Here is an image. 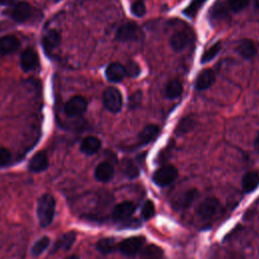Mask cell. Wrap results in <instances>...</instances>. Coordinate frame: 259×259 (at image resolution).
<instances>
[{
  "instance_id": "obj_24",
  "label": "cell",
  "mask_w": 259,
  "mask_h": 259,
  "mask_svg": "<svg viewBox=\"0 0 259 259\" xmlns=\"http://www.w3.org/2000/svg\"><path fill=\"white\" fill-rule=\"evenodd\" d=\"M183 91L182 84L178 80H171L169 81L164 89V94L169 99H174L181 95Z\"/></svg>"
},
{
  "instance_id": "obj_42",
  "label": "cell",
  "mask_w": 259,
  "mask_h": 259,
  "mask_svg": "<svg viewBox=\"0 0 259 259\" xmlns=\"http://www.w3.org/2000/svg\"><path fill=\"white\" fill-rule=\"evenodd\" d=\"M143 1H145V0H143Z\"/></svg>"
},
{
  "instance_id": "obj_18",
  "label": "cell",
  "mask_w": 259,
  "mask_h": 259,
  "mask_svg": "<svg viewBox=\"0 0 259 259\" xmlns=\"http://www.w3.org/2000/svg\"><path fill=\"white\" fill-rule=\"evenodd\" d=\"M101 147V142L98 138L93 136H88L83 139L80 145V150L86 155H93L98 152Z\"/></svg>"
},
{
  "instance_id": "obj_5",
  "label": "cell",
  "mask_w": 259,
  "mask_h": 259,
  "mask_svg": "<svg viewBox=\"0 0 259 259\" xmlns=\"http://www.w3.org/2000/svg\"><path fill=\"white\" fill-rule=\"evenodd\" d=\"M146 239L143 236H136V237H130L124 240H122L117 248L118 250L126 256H133L137 254L140 249L143 247Z\"/></svg>"
},
{
  "instance_id": "obj_34",
  "label": "cell",
  "mask_w": 259,
  "mask_h": 259,
  "mask_svg": "<svg viewBox=\"0 0 259 259\" xmlns=\"http://www.w3.org/2000/svg\"><path fill=\"white\" fill-rule=\"evenodd\" d=\"M227 3L232 11L238 12L243 10L249 4V0H227Z\"/></svg>"
},
{
  "instance_id": "obj_17",
  "label": "cell",
  "mask_w": 259,
  "mask_h": 259,
  "mask_svg": "<svg viewBox=\"0 0 259 259\" xmlns=\"http://www.w3.org/2000/svg\"><path fill=\"white\" fill-rule=\"evenodd\" d=\"M20 47V42L14 35H5L0 38V53L9 55L16 52Z\"/></svg>"
},
{
  "instance_id": "obj_22",
  "label": "cell",
  "mask_w": 259,
  "mask_h": 259,
  "mask_svg": "<svg viewBox=\"0 0 259 259\" xmlns=\"http://www.w3.org/2000/svg\"><path fill=\"white\" fill-rule=\"evenodd\" d=\"M198 195V191L197 189L193 188V189H189L186 192H184L175 202V208H186L188 207L196 198V196Z\"/></svg>"
},
{
  "instance_id": "obj_3",
  "label": "cell",
  "mask_w": 259,
  "mask_h": 259,
  "mask_svg": "<svg viewBox=\"0 0 259 259\" xmlns=\"http://www.w3.org/2000/svg\"><path fill=\"white\" fill-rule=\"evenodd\" d=\"M103 104L107 110L116 113L122 107V96L120 91L115 87H108L103 92Z\"/></svg>"
},
{
  "instance_id": "obj_19",
  "label": "cell",
  "mask_w": 259,
  "mask_h": 259,
  "mask_svg": "<svg viewBox=\"0 0 259 259\" xmlns=\"http://www.w3.org/2000/svg\"><path fill=\"white\" fill-rule=\"evenodd\" d=\"M259 185V172L258 171H250L247 172L242 179V187L243 190L247 193L254 191Z\"/></svg>"
},
{
  "instance_id": "obj_2",
  "label": "cell",
  "mask_w": 259,
  "mask_h": 259,
  "mask_svg": "<svg viewBox=\"0 0 259 259\" xmlns=\"http://www.w3.org/2000/svg\"><path fill=\"white\" fill-rule=\"evenodd\" d=\"M144 37L142 28L135 22H127L122 24L115 33V38L120 41L141 40Z\"/></svg>"
},
{
  "instance_id": "obj_37",
  "label": "cell",
  "mask_w": 259,
  "mask_h": 259,
  "mask_svg": "<svg viewBox=\"0 0 259 259\" xmlns=\"http://www.w3.org/2000/svg\"><path fill=\"white\" fill-rule=\"evenodd\" d=\"M141 99H142V94L140 91H137L136 93H134L131 97H130V106L132 108L138 106L141 102Z\"/></svg>"
},
{
  "instance_id": "obj_25",
  "label": "cell",
  "mask_w": 259,
  "mask_h": 259,
  "mask_svg": "<svg viewBox=\"0 0 259 259\" xmlns=\"http://www.w3.org/2000/svg\"><path fill=\"white\" fill-rule=\"evenodd\" d=\"M116 243L113 238H102L96 243V249L102 254H109L116 248Z\"/></svg>"
},
{
  "instance_id": "obj_10",
  "label": "cell",
  "mask_w": 259,
  "mask_h": 259,
  "mask_svg": "<svg viewBox=\"0 0 259 259\" xmlns=\"http://www.w3.org/2000/svg\"><path fill=\"white\" fill-rule=\"evenodd\" d=\"M219 207L220 202L215 197H207L198 205L197 213L203 219H208L214 215Z\"/></svg>"
},
{
  "instance_id": "obj_27",
  "label": "cell",
  "mask_w": 259,
  "mask_h": 259,
  "mask_svg": "<svg viewBox=\"0 0 259 259\" xmlns=\"http://www.w3.org/2000/svg\"><path fill=\"white\" fill-rule=\"evenodd\" d=\"M222 45L221 42H215L214 45H212L209 49H207L201 56V63H207L209 61H211L212 59H214L217 57V55L219 54V52L221 51Z\"/></svg>"
},
{
  "instance_id": "obj_1",
  "label": "cell",
  "mask_w": 259,
  "mask_h": 259,
  "mask_svg": "<svg viewBox=\"0 0 259 259\" xmlns=\"http://www.w3.org/2000/svg\"><path fill=\"white\" fill-rule=\"evenodd\" d=\"M56 200L52 194H44L39 197L36 207V215L41 227H48L55 215Z\"/></svg>"
},
{
  "instance_id": "obj_23",
  "label": "cell",
  "mask_w": 259,
  "mask_h": 259,
  "mask_svg": "<svg viewBox=\"0 0 259 259\" xmlns=\"http://www.w3.org/2000/svg\"><path fill=\"white\" fill-rule=\"evenodd\" d=\"M238 52L241 54L243 58L251 59L256 55L257 50L254 41L249 38H246V39H243L238 46Z\"/></svg>"
},
{
  "instance_id": "obj_33",
  "label": "cell",
  "mask_w": 259,
  "mask_h": 259,
  "mask_svg": "<svg viewBox=\"0 0 259 259\" xmlns=\"http://www.w3.org/2000/svg\"><path fill=\"white\" fill-rule=\"evenodd\" d=\"M210 16L215 20L223 19L225 16H227V12L224 5L220 3H217L215 5H213L210 10Z\"/></svg>"
},
{
  "instance_id": "obj_29",
  "label": "cell",
  "mask_w": 259,
  "mask_h": 259,
  "mask_svg": "<svg viewBox=\"0 0 259 259\" xmlns=\"http://www.w3.org/2000/svg\"><path fill=\"white\" fill-rule=\"evenodd\" d=\"M123 171L130 178H136L139 176V169L132 160L126 159L123 161Z\"/></svg>"
},
{
  "instance_id": "obj_11",
  "label": "cell",
  "mask_w": 259,
  "mask_h": 259,
  "mask_svg": "<svg viewBox=\"0 0 259 259\" xmlns=\"http://www.w3.org/2000/svg\"><path fill=\"white\" fill-rule=\"evenodd\" d=\"M192 40L191 33L186 30H179L172 34L170 37V46L174 51H182Z\"/></svg>"
},
{
  "instance_id": "obj_28",
  "label": "cell",
  "mask_w": 259,
  "mask_h": 259,
  "mask_svg": "<svg viewBox=\"0 0 259 259\" xmlns=\"http://www.w3.org/2000/svg\"><path fill=\"white\" fill-rule=\"evenodd\" d=\"M206 2V0H192L190 2V4L184 9L183 13L188 16V17H191L193 18L196 13L198 12V10L201 8V6Z\"/></svg>"
},
{
  "instance_id": "obj_7",
  "label": "cell",
  "mask_w": 259,
  "mask_h": 259,
  "mask_svg": "<svg viewBox=\"0 0 259 259\" xmlns=\"http://www.w3.org/2000/svg\"><path fill=\"white\" fill-rule=\"evenodd\" d=\"M62 40L61 32L57 29H49L46 31L41 37V45L47 55L52 54V52L59 47Z\"/></svg>"
},
{
  "instance_id": "obj_40",
  "label": "cell",
  "mask_w": 259,
  "mask_h": 259,
  "mask_svg": "<svg viewBox=\"0 0 259 259\" xmlns=\"http://www.w3.org/2000/svg\"><path fill=\"white\" fill-rule=\"evenodd\" d=\"M66 259H79V257H78V256H76V255H71V256L67 257Z\"/></svg>"
},
{
  "instance_id": "obj_35",
  "label": "cell",
  "mask_w": 259,
  "mask_h": 259,
  "mask_svg": "<svg viewBox=\"0 0 259 259\" xmlns=\"http://www.w3.org/2000/svg\"><path fill=\"white\" fill-rule=\"evenodd\" d=\"M140 72H141V69L139 65L134 62H130L125 67V74L130 77H137L140 75Z\"/></svg>"
},
{
  "instance_id": "obj_14",
  "label": "cell",
  "mask_w": 259,
  "mask_h": 259,
  "mask_svg": "<svg viewBox=\"0 0 259 259\" xmlns=\"http://www.w3.org/2000/svg\"><path fill=\"white\" fill-rule=\"evenodd\" d=\"M48 167H49V160L46 152L44 151L36 153L28 163V169L35 173L45 171Z\"/></svg>"
},
{
  "instance_id": "obj_26",
  "label": "cell",
  "mask_w": 259,
  "mask_h": 259,
  "mask_svg": "<svg viewBox=\"0 0 259 259\" xmlns=\"http://www.w3.org/2000/svg\"><path fill=\"white\" fill-rule=\"evenodd\" d=\"M50 244V238L49 237H41L40 239H38L32 246L31 248V253L34 256H38L41 253H44V251L49 247Z\"/></svg>"
},
{
  "instance_id": "obj_9",
  "label": "cell",
  "mask_w": 259,
  "mask_h": 259,
  "mask_svg": "<svg viewBox=\"0 0 259 259\" xmlns=\"http://www.w3.org/2000/svg\"><path fill=\"white\" fill-rule=\"evenodd\" d=\"M38 56L32 49L25 50L20 57V66L24 72H30L38 67Z\"/></svg>"
},
{
  "instance_id": "obj_32",
  "label": "cell",
  "mask_w": 259,
  "mask_h": 259,
  "mask_svg": "<svg viewBox=\"0 0 259 259\" xmlns=\"http://www.w3.org/2000/svg\"><path fill=\"white\" fill-rule=\"evenodd\" d=\"M131 11L134 15L138 17H142L146 13V6L143 0H136L132 6H131Z\"/></svg>"
},
{
  "instance_id": "obj_6",
  "label": "cell",
  "mask_w": 259,
  "mask_h": 259,
  "mask_svg": "<svg viewBox=\"0 0 259 259\" xmlns=\"http://www.w3.org/2000/svg\"><path fill=\"white\" fill-rule=\"evenodd\" d=\"M87 109V100L83 96H74L69 99L65 105V112L70 117H77L83 114Z\"/></svg>"
},
{
  "instance_id": "obj_41",
  "label": "cell",
  "mask_w": 259,
  "mask_h": 259,
  "mask_svg": "<svg viewBox=\"0 0 259 259\" xmlns=\"http://www.w3.org/2000/svg\"><path fill=\"white\" fill-rule=\"evenodd\" d=\"M254 4L257 8H259V0H254Z\"/></svg>"
},
{
  "instance_id": "obj_20",
  "label": "cell",
  "mask_w": 259,
  "mask_h": 259,
  "mask_svg": "<svg viewBox=\"0 0 259 259\" xmlns=\"http://www.w3.org/2000/svg\"><path fill=\"white\" fill-rule=\"evenodd\" d=\"M159 133H160V128L158 125L148 124L139 134V141L143 145L149 144L159 136Z\"/></svg>"
},
{
  "instance_id": "obj_36",
  "label": "cell",
  "mask_w": 259,
  "mask_h": 259,
  "mask_svg": "<svg viewBox=\"0 0 259 259\" xmlns=\"http://www.w3.org/2000/svg\"><path fill=\"white\" fill-rule=\"evenodd\" d=\"M11 159V154L9 150L5 148H0V167L6 166Z\"/></svg>"
},
{
  "instance_id": "obj_38",
  "label": "cell",
  "mask_w": 259,
  "mask_h": 259,
  "mask_svg": "<svg viewBox=\"0 0 259 259\" xmlns=\"http://www.w3.org/2000/svg\"><path fill=\"white\" fill-rule=\"evenodd\" d=\"M16 0H0V4L1 5H4V6H7V5H11L13 3H15Z\"/></svg>"
},
{
  "instance_id": "obj_16",
  "label": "cell",
  "mask_w": 259,
  "mask_h": 259,
  "mask_svg": "<svg viewBox=\"0 0 259 259\" xmlns=\"http://www.w3.org/2000/svg\"><path fill=\"white\" fill-rule=\"evenodd\" d=\"M125 75V68L119 63H111L105 70V76L110 82H120Z\"/></svg>"
},
{
  "instance_id": "obj_31",
  "label": "cell",
  "mask_w": 259,
  "mask_h": 259,
  "mask_svg": "<svg viewBox=\"0 0 259 259\" xmlns=\"http://www.w3.org/2000/svg\"><path fill=\"white\" fill-rule=\"evenodd\" d=\"M194 126V121L192 118L190 117H185L183 119H181L177 125L176 132L178 134H182V133H186L188 131H190L192 127Z\"/></svg>"
},
{
  "instance_id": "obj_30",
  "label": "cell",
  "mask_w": 259,
  "mask_h": 259,
  "mask_svg": "<svg viewBox=\"0 0 259 259\" xmlns=\"http://www.w3.org/2000/svg\"><path fill=\"white\" fill-rule=\"evenodd\" d=\"M155 213V205L153 203V201L151 200H146L142 206V218L144 220H150L151 218L154 217Z\"/></svg>"
},
{
  "instance_id": "obj_39",
  "label": "cell",
  "mask_w": 259,
  "mask_h": 259,
  "mask_svg": "<svg viewBox=\"0 0 259 259\" xmlns=\"http://www.w3.org/2000/svg\"><path fill=\"white\" fill-rule=\"evenodd\" d=\"M254 146H255V149L259 152V133L255 139V143H254Z\"/></svg>"
},
{
  "instance_id": "obj_12",
  "label": "cell",
  "mask_w": 259,
  "mask_h": 259,
  "mask_svg": "<svg viewBox=\"0 0 259 259\" xmlns=\"http://www.w3.org/2000/svg\"><path fill=\"white\" fill-rule=\"evenodd\" d=\"M135 209L136 206L132 201H122L114 206L112 217L116 221H124L134 213Z\"/></svg>"
},
{
  "instance_id": "obj_21",
  "label": "cell",
  "mask_w": 259,
  "mask_h": 259,
  "mask_svg": "<svg viewBox=\"0 0 259 259\" xmlns=\"http://www.w3.org/2000/svg\"><path fill=\"white\" fill-rule=\"evenodd\" d=\"M76 239V234L74 232H69L64 234L54 245L52 253L59 251V250H69L71 246L74 244Z\"/></svg>"
},
{
  "instance_id": "obj_8",
  "label": "cell",
  "mask_w": 259,
  "mask_h": 259,
  "mask_svg": "<svg viewBox=\"0 0 259 259\" xmlns=\"http://www.w3.org/2000/svg\"><path fill=\"white\" fill-rule=\"evenodd\" d=\"M32 14V7L27 2L16 3L11 9L10 15L17 22L27 21Z\"/></svg>"
},
{
  "instance_id": "obj_15",
  "label": "cell",
  "mask_w": 259,
  "mask_h": 259,
  "mask_svg": "<svg viewBox=\"0 0 259 259\" xmlns=\"http://www.w3.org/2000/svg\"><path fill=\"white\" fill-rule=\"evenodd\" d=\"M113 166L108 162L99 163L94 170V176L100 182H108L113 177Z\"/></svg>"
},
{
  "instance_id": "obj_13",
  "label": "cell",
  "mask_w": 259,
  "mask_h": 259,
  "mask_svg": "<svg viewBox=\"0 0 259 259\" xmlns=\"http://www.w3.org/2000/svg\"><path fill=\"white\" fill-rule=\"evenodd\" d=\"M214 80H215L214 72L211 69H204L197 76L194 87L197 90H205L213 84Z\"/></svg>"
},
{
  "instance_id": "obj_4",
  "label": "cell",
  "mask_w": 259,
  "mask_h": 259,
  "mask_svg": "<svg viewBox=\"0 0 259 259\" xmlns=\"http://www.w3.org/2000/svg\"><path fill=\"white\" fill-rule=\"evenodd\" d=\"M177 169L172 165H165L159 168L153 175L154 182L159 186H166L177 177Z\"/></svg>"
}]
</instances>
